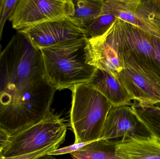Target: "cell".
I'll return each instance as SVG.
<instances>
[{
  "label": "cell",
  "instance_id": "8992f818",
  "mask_svg": "<svg viewBox=\"0 0 160 159\" xmlns=\"http://www.w3.org/2000/svg\"><path fill=\"white\" fill-rule=\"evenodd\" d=\"M74 11L72 0H18L8 21L18 32L41 22L71 17Z\"/></svg>",
  "mask_w": 160,
  "mask_h": 159
},
{
  "label": "cell",
  "instance_id": "5b68a950",
  "mask_svg": "<svg viewBox=\"0 0 160 159\" xmlns=\"http://www.w3.org/2000/svg\"><path fill=\"white\" fill-rule=\"evenodd\" d=\"M67 131L64 119L51 112L38 123L11 136L9 143L2 152L3 157L23 156L55 144H62Z\"/></svg>",
  "mask_w": 160,
  "mask_h": 159
},
{
  "label": "cell",
  "instance_id": "7a4b0ae2",
  "mask_svg": "<svg viewBox=\"0 0 160 159\" xmlns=\"http://www.w3.org/2000/svg\"><path fill=\"white\" fill-rule=\"evenodd\" d=\"M87 39L60 43L40 49L46 80L56 90L91 80L97 68L87 63Z\"/></svg>",
  "mask_w": 160,
  "mask_h": 159
},
{
  "label": "cell",
  "instance_id": "6da1fadb",
  "mask_svg": "<svg viewBox=\"0 0 160 159\" xmlns=\"http://www.w3.org/2000/svg\"><path fill=\"white\" fill-rule=\"evenodd\" d=\"M56 91L45 78L41 50L17 32L0 56V126L12 136L38 123Z\"/></svg>",
  "mask_w": 160,
  "mask_h": 159
},
{
  "label": "cell",
  "instance_id": "2e32d148",
  "mask_svg": "<svg viewBox=\"0 0 160 159\" xmlns=\"http://www.w3.org/2000/svg\"><path fill=\"white\" fill-rule=\"evenodd\" d=\"M141 0H103L101 14H113L121 20L136 26L135 14Z\"/></svg>",
  "mask_w": 160,
  "mask_h": 159
},
{
  "label": "cell",
  "instance_id": "4316f807",
  "mask_svg": "<svg viewBox=\"0 0 160 159\" xmlns=\"http://www.w3.org/2000/svg\"><path fill=\"white\" fill-rule=\"evenodd\" d=\"M2 0H0V11H1V8H2Z\"/></svg>",
  "mask_w": 160,
  "mask_h": 159
},
{
  "label": "cell",
  "instance_id": "d6986e66",
  "mask_svg": "<svg viewBox=\"0 0 160 159\" xmlns=\"http://www.w3.org/2000/svg\"><path fill=\"white\" fill-rule=\"evenodd\" d=\"M18 0H2V8L0 11V40L2 37L4 27L15 10Z\"/></svg>",
  "mask_w": 160,
  "mask_h": 159
},
{
  "label": "cell",
  "instance_id": "d4e9b609",
  "mask_svg": "<svg viewBox=\"0 0 160 159\" xmlns=\"http://www.w3.org/2000/svg\"><path fill=\"white\" fill-rule=\"evenodd\" d=\"M1 41V40H0ZM2 46L1 44V42H0V56H1V54H2Z\"/></svg>",
  "mask_w": 160,
  "mask_h": 159
},
{
  "label": "cell",
  "instance_id": "3957f363",
  "mask_svg": "<svg viewBox=\"0 0 160 159\" xmlns=\"http://www.w3.org/2000/svg\"><path fill=\"white\" fill-rule=\"evenodd\" d=\"M70 89L72 92L70 123L75 143L101 139L112 104L89 82L77 84Z\"/></svg>",
  "mask_w": 160,
  "mask_h": 159
},
{
  "label": "cell",
  "instance_id": "484cf974",
  "mask_svg": "<svg viewBox=\"0 0 160 159\" xmlns=\"http://www.w3.org/2000/svg\"><path fill=\"white\" fill-rule=\"evenodd\" d=\"M3 158L2 156V152L0 151V159H2Z\"/></svg>",
  "mask_w": 160,
  "mask_h": 159
},
{
  "label": "cell",
  "instance_id": "e0dca14e",
  "mask_svg": "<svg viewBox=\"0 0 160 159\" xmlns=\"http://www.w3.org/2000/svg\"><path fill=\"white\" fill-rule=\"evenodd\" d=\"M70 155L74 159H120L116 155V145L100 139Z\"/></svg>",
  "mask_w": 160,
  "mask_h": 159
},
{
  "label": "cell",
  "instance_id": "cb8c5ba5",
  "mask_svg": "<svg viewBox=\"0 0 160 159\" xmlns=\"http://www.w3.org/2000/svg\"><path fill=\"white\" fill-rule=\"evenodd\" d=\"M36 159H56L54 157L52 156H49V155H46L44 156H41V157H39L38 158Z\"/></svg>",
  "mask_w": 160,
  "mask_h": 159
},
{
  "label": "cell",
  "instance_id": "603a6c76",
  "mask_svg": "<svg viewBox=\"0 0 160 159\" xmlns=\"http://www.w3.org/2000/svg\"><path fill=\"white\" fill-rule=\"evenodd\" d=\"M152 45L156 52L160 69V40L151 35Z\"/></svg>",
  "mask_w": 160,
  "mask_h": 159
},
{
  "label": "cell",
  "instance_id": "277c9868",
  "mask_svg": "<svg viewBox=\"0 0 160 159\" xmlns=\"http://www.w3.org/2000/svg\"><path fill=\"white\" fill-rule=\"evenodd\" d=\"M116 24L118 51L123 68L141 66L160 81V69L151 35L121 20L118 19Z\"/></svg>",
  "mask_w": 160,
  "mask_h": 159
},
{
  "label": "cell",
  "instance_id": "8fae6325",
  "mask_svg": "<svg viewBox=\"0 0 160 159\" xmlns=\"http://www.w3.org/2000/svg\"><path fill=\"white\" fill-rule=\"evenodd\" d=\"M88 82L106 97L113 106L132 105V96L117 76L97 68Z\"/></svg>",
  "mask_w": 160,
  "mask_h": 159
},
{
  "label": "cell",
  "instance_id": "ba28073f",
  "mask_svg": "<svg viewBox=\"0 0 160 159\" xmlns=\"http://www.w3.org/2000/svg\"><path fill=\"white\" fill-rule=\"evenodd\" d=\"M116 21L103 35L87 39L86 53L88 64L116 76L124 68L118 51Z\"/></svg>",
  "mask_w": 160,
  "mask_h": 159
},
{
  "label": "cell",
  "instance_id": "7c38bea8",
  "mask_svg": "<svg viewBox=\"0 0 160 159\" xmlns=\"http://www.w3.org/2000/svg\"><path fill=\"white\" fill-rule=\"evenodd\" d=\"M120 159H160V142L150 135L132 136L116 145Z\"/></svg>",
  "mask_w": 160,
  "mask_h": 159
},
{
  "label": "cell",
  "instance_id": "44dd1931",
  "mask_svg": "<svg viewBox=\"0 0 160 159\" xmlns=\"http://www.w3.org/2000/svg\"><path fill=\"white\" fill-rule=\"evenodd\" d=\"M95 142H86V143H75L72 145L66 147H62V148H60V149H57L54 151H52L49 153L47 154L49 156H57V155H64V154H68V153H73V152H76L78 151L81 148H82L86 146L87 145Z\"/></svg>",
  "mask_w": 160,
  "mask_h": 159
},
{
  "label": "cell",
  "instance_id": "30bf717a",
  "mask_svg": "<svg viewBox=\"0 0 160 159\" xmlns=\"http://www.w3.org/2000/svg\"><path fill=\"white\" fill-rule=\"evenodd\" d=\"M116 76L138 105L160 104V84L147 76L132 68H123Z\"/></svg>",
  "mask_w": 160,
  "mask_h": 159
},
{
  "label": "cell",
  "instance_id": "52a82bcc",
  "mask_svg": "<svg viewBox=\"0 0 160 159\" xmlns=\"http://www.w3.org/2000/svg\"><path fill=\"white\" fill-rule=\"evenodd\" d=\"M18 32L23 35L38 49L86 38L83 29L69 17L41 22Z\"/></svg>",
  "mask_w": 160,
  "mask_h": 159
},
{
  "label": "cell",
  "instance_id": "ffe728a7",
  "mask_svg": "<svg viewBox=\"0 0 160 159\" xmlns=\"http://www.w3.org/2000/svg\"><path fill=\"white\" fill-rule=\"evenodd\" d=\"M60 145L61 144H55L34 153H31V154L23 155V156H19V157L3 158L2 159H36L41 156L47 155L49 152L58 149Z\"/></svg>",
  "mask_w": 160,
  "mask_h": 159
},
{
  "label": "cell",
  "instance_id": "5bb4252c",
  "mask_svg": "<svg viewBox=\"0 0 160 159\" xmlns=\"http://www.w3.org/2000/svg\"><path fill=\"white\" fill-rule=\"evenodd\" d=\"M75 11L70 18L82 29L88 27L102 11L103 0H72Z\"/></svg>",
  "mask_w": 160,
  "mask_h": 159
},
{
  "label": "cell",
  "instance_id": "ac0fdd59",
  "mask_svg": "<svg viewBox=\"0 0 160 159\" xmlns=\"http://www.w3.org/2000/svg\"><path fill=\"white\" fill-rule=\"evenodd\" d=\"M118 19L113 14H101L84 30L86 38L92 39L103 35Z\"/></svg>",
  "mask_w": 160,
  "mask_h": 159
},
{
  "label": "cell",
  "instance_id": "7402d4cb",
  "mask_svg": "<svg viewBox=\"0 0 160 159\" xmlns=\"http://www.w3.org/2000/svg\"><path fill=\"white\" fill-rule=\"evenodd\" d=\"M11 135L0 126V151L2 152L10 141Z\"/></svg>",
  "mask_w": 160,
  "mask_h": 159
},
{
  "label": "cell",
  "instance_id": "9a60e30c",
  "mask_svg": "<svg viewBox=\"0 0 160 159\" xmlns=\"http://www.w3.org/2000/svg\"><path fill=\"white\" fill-rule=\"evenodd\" d=\"M131 106L148 133L160 142V104L142 106L134 102Z\"/></svg>",
  "mask_w": 160,
  "mask_h": 159
},
{
  "label": "cell",
  "instance_id": "4fadbf2b",
  "mask_svg": "<svg viewBox=\"0 0 160 159\" xmlns=\"http://www.w3.org/2000/svg\"><path fill=\"white\" fill-rule=\"evenodd\" d=\"M135 16L137 27L160 40V0H141Z\"/></svg>",
  "mask_w": 160,
  "mask_h": 159
},
{
  "label": "cell",
  "instance_id": "9c48e42d",
  "mask_svg": "<svg viewBox=\"0 0 160 159\" xmlns=\"http://www.w3.org/2000/svg\"><path fill=\"white\" fill-rule=\"evenodd\" d=\"M149 135L140 124L131 106H112L106 119L101 139L118 144L132 136Z\"/></svg>",
  "mask_w": 160,
  "mask_h": 159
}]
</instances>
